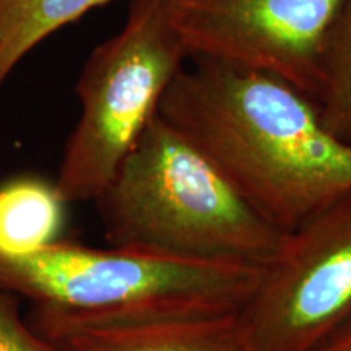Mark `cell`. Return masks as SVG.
<instances>
[{
	"label": "cell",
	"mask_w": 351,
	"mask_h": 351,
	"mask_svg": "<svg viewBox=\"0 0 351 351\" xmlns=\"http://www.w3.org/2000/svg\"><path fill=\"white\" fill-rule=\"evenodd\" d=\"M271 226L288 232L351 191V143L282 78L194 60L158 111Z\"/></svg>",
	"instance_id": "6da1fadb"
},
{
	"label": "cell",
	"mask_w": 351,
	"mask_h": 351,
	"mask_svg": "<svg viewBox=\"0 0 351 351\" xmlns=\"http://www.w3.org/2000/svg\"><path fill=\"white\" fill-rule=\"evenodd\" d=\"M93 202L111 247L265 265L285 234L160 114Z\"/></svg>",
	"instance_id": "7a4b0ae2"
},
{
	"label": "cell",
	"mask_w": 351,
	"mask_h": 351,
	"mask_svg": "<svg viewBox=\"0 0 351 351\" xmlns=\"http://www.w3.org/2000/svg\"><path fill=\"white\" fill-rule=\"evenodd\" d=\"M262 269L59 239L28 254L0 252V288L32 304L70 311L223 314L247 306Z\"/></svg>",
	"instance_id": "3957f363"
},
{
	"label": "cell",
	"mask_w": 351,
	"mask_h": 351,
	"mask_svg": "<svg viewBox=\"0 0 351 351\" xmlns=\"http://www.w3.org/2000/svg\"><path fill=\"white\" fill-rule=\"evenodd\" d=\"M187 59L165 0H130L121 32L90 52L78 75L80 116L56 178L69 204L93 202L108 186Z\"/></svg>",
	"instance_id": "277c9868"
},
{
	"label": "cell",
	"mask_w": 351,
	"mask_h": 351,
	"mask_svg": "<svg viewBox=\"0 0 351 351\" xmlns=\"http://www.w3.org/2000/svg\"><path fill=\"white\" fill-rule=\"evenodd\" d=\"M243 315L254 351H309L351 319V191L285 232Z\"/></svg>",
	"instance_id": "5b68a950"
},
{
	"label": "cell",
	"mask_w": 351,
	"mask_h": 351,
	"mask_svg": "<svg viewBox=\"0 0 351 351\" xmlns=\"http://www.w3.org/2000/svg\"><path fill=\"white\" fill-rule=\"evenodd\" d=\"M345 0H165L192 60L282 78L317 99L322 62Z\"/></svg>",
	"instance_id": "8992f818"
},
{
	"label": "cell",
	"mask_w": 351,
	"mask_h": 351,
	"mask_svg": "<svg viewBox=\"0 0 351 351\" xmlns=\"http://www.w3.org/2000/svg\"><path fill=\"white\" fill-rule=\"evenodd\" d=\"M25 320L56 351H254L243 311L140 315L32 304Z\"/></svg>",
	"instance_id": "52a82bcc"
},
{
	"label": "cell",
	"mask_w": 351,
	"mask_h": 351,
	"mask_svg": "<svg viewBox=\"0 0 351 351\" xmlns=\"http://www.w3.org/2000/svg\"><path fill=\"white\" fill-rule=\"evenodd\" d=\"M67 205L56 181L39 176L0 184V252L28 254L59 241Z\"/></svg>",
	"instance_id": "ba28073f"
},
{
	"label": "cell",
	"mask_w": 351,
	"mask_h": 351,
	"mask_svg": "<svg viewBox=\"0 0 351 351\" xmlns=\"http://www.w3.org/2000/svg\"><path fill=\"white\" fill-rule=\"evenodd\" d=\"M111 0H0V91L38 44Z\"/></svg>",
	"instance_id": "9c48e42d"
},
{
	"label": "cell",
	"mask_w": 351,
	"mask_h": 351,
	"mask_svg": "<svg viewBox=\"0 0 351 351\" xmlns=\"http://www.w3.org/2000/svg\"><path fill=\"white\" fill-rule=\"evenodd\" d=\"M315 104L324 125L351 143V0H345L328 38Z\"/></svg>",
	"instance_id": "30bf717a"
},
{
	"label": "cell",
	"mask_w": 351,
	"mask_h": 351,
	"mask_svg": "<svg viewBox=\"0 0 351 351\" xmlns=\"http://www.w3.org/2000/svg\"><path fill=\"white\" fill-rule=\"evenodd\" d=\"M19 298L0 288V351H56L26 324Z\"/></svg>",
	"instance_id": "8fae6325"
},
{
	"label": "cell",
	"mask_w": 351,
	"mask_h": 351,
	"mask_svg": "<svg viewBox=\"0 0 351 351\" xmlns=\"http://www.w3.org/2000/svg\"><path fill=\"white\" fill-rule=\"evenodd\" d=\"M309 351H351V319L328 333L326 339L320 340Z\"/></svg>",
	"instance_id": "7c38bea8"
}]
</instances>
